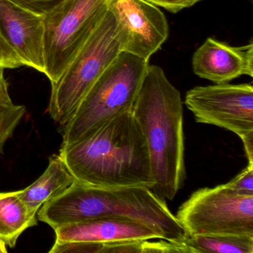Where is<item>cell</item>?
Returning <instances> with one entry per match:
<instances>
[{"label":"cell","instance_id":"4fadbf2b","mask_svg":"<svg viewBox=\"0 0 253 253\" xmlns=\"http://www.w3.org/2000/svg\"><path fill=\"white\" fill-rule=\"evenodd\" d=\"M75 181L76 178L60 155H54L43 174L30 186L18 191L19 196L29 214L37 217L38 210L45 202L63 193Z\"/></svg>","mask_w":253,"mask_h":253},{"label":"cell","instance_id":"30bf717a","mask_svg":"<svg viewBox=\"0 0 253 253\" xmlns=\"http://www.w3.org/2000/svg\"><path fill=\"white\" fill-rule=\"evenodd\" d=\"M0 32L23 66L45 73L43 15L0 0Z\"/></svg>","mask_w":253,"mask_h":253},{"label":"cell","instance_id":"9a60e30c","mask_svg":"<svg viewBox=\"0 0 253 253\" xmlns=\"http://www.w3.org/2000/svg\"><path fill=\"white\" fill-rule=\"evenodd\" d=\"M181 244L192 253H253V236L234 234L188 235Z\"/></svg>","mask_w":253,"mask_h":253},{"label":"cell","instance_id":"e0dca14e","mask_svg":"<svg viewBox=\"0 0 253 253\" xmlns=\"http://www.w3.org/2000/svg\"><path fill=\"white\" fill-rule=\"evenodd\" d=\"M226 184L239 193L253 195V164H248L238 175Z\"/></svg>","mask_w":253,"mask_h":253},{"label":"cell","instance_id":"3957f363","mask_svg":"<svg viewBox=\"0 0 253 253\" xmlns=\"http://www.w3.org/2000/svg\"><path fill=\"white\" fill-rule=\"evenodd\" d=\"M131 113L147 143L155 180L152 190L172 201L186 177L183 102L162 68L149 64Z\"/></svg>","mask_w":253,"mask_h":253},{"label":"cell","instance_id":"7c38bea8","mask_svg":"<svg viewBox=\"0 0 253 253\" xmlns=\"http://www.w3.org/2000/svg\"><path fill=\"white\" fill-rule=\"evenodd\" d=\"M59 242L112 244L161 239L149 226L129 219L102 217L63 225L54 229Z\"/></svg>","mask_w":253,"mask_h":253},{"label":"cell","instance_id":"8fae6325","mask_svg":"<svg viewBox=\"0 0 253 253\" xmlns=\"http://www.w3.org/2000/svg\"><path fill=\"white\" fill-rule=\"evenodd\" d=\"M197 76L215 84H226L243 75L253 76V43L232 46L209 38L192 57Z\"/></svg>","mask_w":253,"mask_h":253},{"label":"cell","instance_id":"52a82bcc","mask_svg":"<svg viewBox=\"0 0 253 253\" xmlns=\"http://www.w3.org/2000/svg\"><path fill=\"white\" fill-rule=\"evenodd\" d=\"M175 216L188 235L253 236V195L239 193L226 184L202 188L180 206Z\"/></svg>","mask_w":253,"mask_h":253},{"label":"cell","instance_id":"8992f818","mask_svg":"<svg viewBox=\"0 0 253 253\" xmlns=\"http://www.w3.org/2000/svg\"><path fill=\"white\" fill-rule=\"evenodd\" d=\"M107 12L105 0H64L43 15L45 75L57 82Z\"/></svg>","mask_w":253,"mask_h":253},{"label":"cell","instance_id":"9c48e42d","mask_svg":"<svg viewBox=\"0 0 253 253\" xmlns=\"http://www.w3.org/2000/svg\"><path fill=\"white\" fill-rule=\"evenodd\" d=\"M115 23L121 52L149 61L169 37L166 16L146 0H105Z\"/></svg>","mask_w":253,"mask_h":253},{"label":"cell","instance_id":"277c9868","mask_svg":"<svg viewBox=\"0 0 253 253\" xmlns=\"http://www.w3.org/2000/svg\"><path fill=\"white\" fill-rule=\"evenodd\" d=\"M149 61L121 52L99 77L61 129V146L75 143L109 120L131 112Z\"/></svg>","mask_w":253,"mask_h":253},{"label":"cell","instance_id":"ba28073f","mask_svg":"<svg viewBox=\"0 0 253 253\" xmlns=\"http://www.w3.org/2000/svg\"><path fill=\"white\" fill-rule=\"evenodd\" d=\"M184 102L197 122L229 130L242 142L253 140L252 84L195 87L186 92Z\"/></svg>","mask_w":253,"mask_h":253},{"label":"cell","instance_id":"2e32d148","mask_svg":"<svg viewBox=\"0 0 253 253\" xmlns=\"http://www.w3.org/2000/svg\"><path fill=\"white\" fill-rule=\"evenodd\" d=\"M26 112L24 106L14 105L0 115V154L3 152L5 143L12 137Z\"/></svg>","mask_w":253,"mask_h":253},{"label":"cell","instance_id":"7402d4cb","mask_svg":"<svg viewBox=\"0 0 253 253\" xmlns=\"http://www.w3.org/2000/svg\"><path fill=\"white\" fill-rule=\"evenodd\" d=\"M8 253V250H7V246L5 245V243L2 242V241H0V253Z\"/></svg>","mask_w":253,"mask_h":253},{"label":"cell","instance_id":"7a4b0ae2","mask_svg":"<svg viewBox=\"0 0 253 253\" xmlns=\"http://www.w3.org/2000/svg\"><path fill=\"white\" fill-rule=\"evenodd\" d=\"M37 217L53 229L102 217L129 219L149 226L166 241L181 244L188 236L166 200L145 186L98 187L76 180L45 202Z\"/></svg>","mask_w":253,"mask_h":253},{"label":"cell","instance_id":"5bb4252c","mask_svg":"<svg viewBox=\"0 0 253 253\" xmlns=\"http://www.w3.org/2000/svg\"><path fill=\"white\" fill-rule=\"evenodd\" d=\"M38 224L16 192H0V241L14 248L23 232Z\"/></svg>","mask_w":253,"mask_h":253},{"label":"cell","instance_id":"ac0fdd59","mask_svg":"<svg viewBox=\"0 0 253 253\" xmlns=\"http://www.w3.org/2000/svg\"><path fill=\"white\" fill-rule=\"evenodd\" d=\"M13 3L39 15H44L64 0H9Z\"/></svg>","mask_w":253,"mask_h":253},{"label":"cell","instance_id":"d6986e66","mask_svg":"<svg viewBox=\"0 0 253 253\" xmlns=\"http://www.w3.org/2000/svg\"><path fill=\"white\" fill-rule=\"evenodd\" d=\"M22 66L21 60L0 32V66L4 69H16Z\"/></svg>","mask_w":253,"mask_h":253},{"label":"cell","instance_id":"44dd1931","mask_svg":"<svg viewBox=\"0 0 253 253\" xmlns=\"http://www.w3.org/2000/svg\"><path fill=\"white\" fill-rule=\"evenodd\" d=\"M4 68L0 66V115L14 106L8 91V84L4 76Z\"/></svg>","mask_w":253,"mask_h":253},{"label":"cell","instance_id":"ffe728a7","mask_svg":"<svg viewBox=\"0 0 253 253\" xmlns=\"http://www.w3.org/2000/svg\"><path fill=\"white\" fill-rule=\"evenodd\" d=\"M155 6L162 7L167 11L176 14L185 8H190L202 0H146Z\"/></svg>","mask_w":253,"mask_h":253},{"label":"cell","instance_id":"6da1fadb","mask_svg":"<svg viewBox=\"0 0 253 253\" xmlns=\"http://www.w3.org/2000/svg\"><path fill=\"white\" fill-rule=\"evenodd\" d=\"M59 155L76 180L84 184L151 189L155 185L147 143L131 111L61 146Z\"/></svg>","mask_w":253,"mask_h":253},{"label":"cell","instance_id":"5b68a950","mask_svg":"<svg viewBox=\"0 0 253 253\" xmlns=\"http://www.w3.org/2000/svg\"><path fill=\"white\" fill-rule=\"evenodd\" d=\"M121 52L115 20L107 11L78 55L51 84L48 112L60 128L70 121L90 88Z\"/></svg>","mask_w":253,"mask_h":253}]
</instances>
